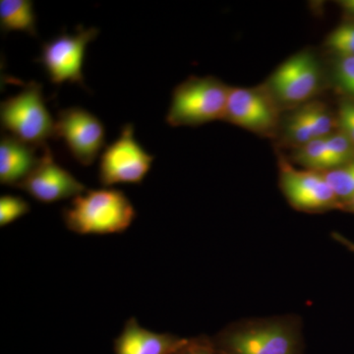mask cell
<instances>
[{"instance_id": "5b68a950", "label": "cell", "mask_w": 354, "mask_h": 354, "mask_svg": "<svg viewBox=\"0 0 354 354\" xmlns=\"http://www.w3.org/2000/svg\"><path fill=\"white\" fill-rule=\"evenodd\" d=\"M325 83L320 59L311 50L298 51L286 59L264 84L283 111L318 99Z\"/></svg>"}, {"instance_id": "ba28073f", "label": "cell", "mask_w": 354, "mask_h": 354, "mask_svg": "<svg viewBox=\"0 0 354 354\" xmlns=\"http://www.w3.org/2000/svg\"><path fill=\"white\" fill-rule=\"evenodd\" d=\"M155 160L134 138L131 123L124 125L118 138L106 147L100 158L99 181L104 188L116 184H140Z\"/></svg>"}, {"instance_id": "2e32d148", "label": "cell", "mask_w": 354, "mask_h": 354, "mask_svg": "<svg viewBox=\"0 0 354 354\" xmlns=\"http://www.w3.org/2000/svg\"><path fill=\"white\" fill-rule=\"evenodd\" d=\"M291 162L302 169L325 171L328 169L325 138L312 140L304 145L293 149Z\"/></svg>"}, {"instance_id": "d6986e66", "label": "cell", "mask_w": 354, "mask_h": 354, "mask_svg": "<svg viewBox=\"0 0 354 354\" xmlns=\"http://www.w3.org/2000/svg\"><path fill=\"white\" fill-rule=\"evenodd\" d=\"M325 46L335 57H354V21L333 30L325 39Z\"/></svg>"}, {"instance_id": "7a4b0ae2", "label": "cell", "mask_w": 354, "mask_h": 354, "mask_svg": "<svg viewBox=\"0 0 354 354\" xmlns=\"http://www.w3.org/2000/svg\"><path fill=\"white\" fill-rule=\"evenodd\" d=\"M136 215L127 195L114 188L87 190L62 211L65 227L80 235L122 234Z\"/></svg>"}, {"instance_id": "6da1fadb", "label": "cell", "mask_w": 354, "mask_h": 354, "mask_svg": "<svg viewBox=\"0 0 354 354\" xmlns=\"http://www.w3.org/2000/svg\"><path fill=\"white\" fill-rule=\"evenodd\" d=\"M212 341L218 354H305L304 321L297 314L234 321Z\"/></svg>"}, {"instance_id": "7c38bea8", "label": "cell", "mask_w": 354, "mask_h": 354, "mask_svg": "<svg viewBox=\"0 0 354 354\" xmlns=\"http://www.w3.org/2000/svg\"><path fill=\"white\" fill-rule=\"evenodd\" d=\"M18 188L44 204L74 199L87 191L75 176L57 164L48 146L44 148L38 165Z\"/></svg>"}, {"instance_id": "5bb4252c", "label": "cell", "mask_w": 354, "mask_h": 354, "mask_svg": "<svg viewBox=\"0 0 354 354\" xmlns=\"http://www.w3.org/2000/svg\"><path fill=\"white\" fill-rule=\"evenodd\" d=\"M39 158L34 146L4 135L0 140V183L18 187L38 165Z\"/></svg>"}, {"instance_id": "8fae6325", "label": "cell", "mask_w": 354, "mask_h": 354, "mask_svg": "<svg viewBox=\"0 0 354 354\" xmlns=\"http://www.w3.org/2000/svg\"><path fill=\"white\" fill-rule=\"evenodd\" d=\"M337 111L321 100L307 102L283 115L278 136L291 149L325 138L337 130Z\"/></svg>"}, {"instance_id": "9a60e30c", "label": "cell", "mask_w": 354, "mask_h": 354, "mask_svg": "<svg viewBox=\"0 0 354 354\" xmlns=\"http://www.w3.org/2000/svg\"><path fill=\"white\" fill-rule=\"evenodd\" d=\"M30 0H1L0 27L3 32H24L37 36L36 15Z\"/></svg>"}, {"instance_id": "ffe728a7", "label": "cell", "mask_w": 354, "mask_h": 354, "mask_svg": "<svg viewBox=\"0 0 354 354\" xmlns=\"http://www.w3.org/2000/svg\"><path fill=\"white\" fill-rule=\"evenodd\" d=\"M332 75L344 99L354 102V57H335Z\"/></svg>"}, {"instance_id": "603a6c76", "label": "cell", "mask_w": 354, "mask_h": 354, "mask_svg": "<svg viewBox=\"0 0 354 354\" xmlns=\"http://www.w3.org/2000/svg\"><path fill=\"white\" fill-rule=\"evenodd\" d=\"M333 239L335 241H337V243L341 244V245L346 247L348 250L351 251V252L354 253V242L349 241L348 239H346L344 235L339 234V232H333L332 234Z\"/></svg>"}, {"instance_id": "44dd1931", "label": "cell", "mask_w": 354, "mask_h": 354, "mask_svg": "<svg viewBox=\"0 0 354 354\" xmlns=\"http://www.w3.org/2000/svg\"><path fill=\"white\" fill-rule=\"evenodd\" d=\"M31 207L23 198L13 195L0 197V227L10 225L29 213Z\"/></svg>"}, {"instance_id": "d4e9b609", "label": "cell", "mask_w": 354, "mask_h": 354, "mask_svg": "<svg viewBox=\"0 0 354 354\" xmlns=\"http://www.w3.org/2000/svg\"><path fill=\"white\" fill-rule=\"evenodd\" d=\"M341 211L354 214V197L351 198V200H348V201H346L342 205Z\"/></svg>"}, {"instance_id": "277c9868", "label": "cell", "mask_w": 354, "mask_h": 354, "mask_svg": "<svg viewBox=\"0 0 354 354\" xmlns=\"http://www.w3.org/2000/svg\"><path fill=\"white\" fill-rule=\"evenodd\" d=\"M0 122L11 136L31 146L44 148L48 139L57 138V121L44 104L43 87L34 81L1 102Z\"/></svg>"}, {"instance_id": "e0dca14e", "label": "cell", "mask_w": 354, "mask_h": 354, "mask_svg": "<svg viewBox=\"0 0 354 354\" xmlns=\"http://www.w3.org/2000/svg\"><path fill=\"white\" fill-rule=\"evenodd\" d=\"M325 143L327 151V171L341 167L353 160L354 144L341 130H335L329 136L325 137Z\"/></svg>"}, {"instance_id": "4fadbf2b", "label": "cell", "mask_w": 354, "mask_h": 354, "mask_svg": "<svg viewBox=\"0 0 354 354\" xmlns=\"http://www.w3.org/2000/svg\"><path fill=\"white\" fill-rule=\"evenodd\" d=\"M186 339L169 333L146 329L131 317L114 339L113 351L114 354H174Z\"/></svg>"}, {"instance_id": "ac0fdd59", "label": "cell", "mask_w": 354, "mask_h": 354, "mask_svg": "<svg viewBox=\"0 0 354 354\" xmlns=\"http://www.w3.org/2000/svg\"><path fill=\"white\" fill-rule=\"evenodd\" d=\"M322 172L339 198L341 207L354 197V158L341 167Z\"/></svg>"}, {"instance_id": "30bf717a", "label": "cell", "mask_w": 354, "mask_h": 354, "mask_svg": "<svg viewBox=\"0 0 354 354\" xmlns=\"http://www.w3.org/2000/svg\"><path fill=\"white\" fill-rule=\"evenodd\" d=\"M57 135L64 140L72 157L84 167L94 164L106 144L102 121L78 106L59 111Z\"/></svg>"}, {"instance_id": "7402d4cb", "label": "cell", "mask_w": 354, "mask_h": 354, "mask_svg": "<svg viewBox=\"0 0 354 354\" xmlns=\"http://www.w3.org/2000/svg\"><path fill=\"white\" fill-rule=\"evenodd\" d=\"M174 354H218L214 346L212 337L207 335L191 337L186 339Z\"/></svg>"}, {"instance_id": "3957f363", "label": "cell", "mask_w": 354, "mask_h": 354, "mask_svg": "<svg viewBox=\"0 0 354 354\" xmlns=\"http://www.w3.org/2000/svg\"><path fill=\"white\" fill-rule=\"evenodd\" d=\"M230 90V86L214 76L189 77L172 92L167 124L194 127L225 120Z\"/></svg>"}, {"instance_id": "8992f818", "label": "cell", "mask_w": 354, "mask_h": 354, "mask_svg": "<svg viewBox=\"0 0 354 354\" xmlns=\"http://www.w3.org/2000/svg\"><path fill=\"white\" fill-rule=\"evenodd\" d=\"M278 165L279 189L291 208L308 214L341 209V202L322 171L297 169L281 155Z\"/></svg>"}, {"instance_id": "52a82bcc", "label": "cell", "mask_w": 354, "mask_h": 354, "mask_svg": "<svg viewBox=\"0 0 354 354\" xmlns=\"http://www.w3.org/2000/svg\"><path fill=\"white\" fill-rule=\"evenodd\" d=\"M283 111L264 84L230 87L225 120L261 137H278Z\"/></svg>"}, {"instance_id": "cb8c5ba5", "label": "cell", "mask_w": 354, "mask_h": 354, "mask_svg": "<svg viewBox=\"0 0 354 354\" xmlns=\"http://www.w3.org/2000/svg\"><path fill=\"white\" fill-rule=\"evenodd\" d=\"M339 6L344 9V12L354 19V0H344L339 2Z\"/></svg>"}, {"instance_id": "9c48e42d", "label": "cell", "mask_w": 354, "mask_h": 354, "mask_svg": "<svg viewBox=\"0 0 354 354\" xmlns=\"http://www.w3.org/2000/svg\"><path fill=\"white\" fill-rule=\"evenodd\" d=\"M99 32L97 28L80 27L76 34H62L43 44L37 62L43 64L51 83L62 85L68 81L85 87L82 68L86 48Z\"/></svg>"}]
</instances>
